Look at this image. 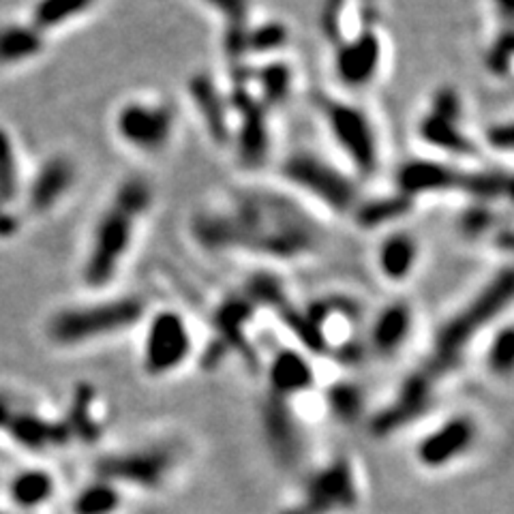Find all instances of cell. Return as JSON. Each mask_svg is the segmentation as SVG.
<instances>
[{
    "label": "cell",
    "instance_id": "cell-4",
    "mask_svg": "<svg viewBox=\"0 0 514 514\" xmlns=\"http://www.w3.org/2000/svg\"><path fill=\"white\" fill-rule=\"evenodd\" d=\"M397 189L416 204L424 199H461L463 204H510V168L484 163H463L452 159L413 155L399 163L393 176Z\"/></svg>",
    "mask_w": 514,
    "mask_h": 514
},
{
    "label": "cell",
    "instance_id": "cell-7",
    "mask_svg": "<svg viewBox=\"0 0 514 514\" xmlns=\"http://www.w3.org/2000/svg\"><path fill=\"white\" fill-rule=\"evenodd\" d=\"M149 300L131 292H102L86 303L64 306L45 324V335L54 345L80 347L140 328Z\"/></svg>",
    "mask_w": 514,
    "mask_h": 514
},
{
    "label": "cell",
    "instance_id": "cell-35",
    "mask_svg": "<svg viewBox=\"0 0 514 514\" xmlns=\"http://www.w3.org/2000/svg\"><path fill=\"white\" fill-rule=\"evenodd\" d=\"M487 11H489V15H491L493 28L512 26L514 0H487Z\"/></svg>",
    "mask_w": 514,
    "mask_h": 514
},
{
    "label": "cell",
    "instance_id": "cell-21",
    "mask_svg": "<svg viewBox=\"0 0 514 514\" xmlns=\"http://www.w3.org/2000/svg\"><path fill=\"white\" fill-rule=\"evenodd\" d=\"M264 433L270 451L283 465H294L300 457V435L296 421L289 412V401L268 394L264 403Z\"/></svg>",
    "mask_w": 514,
    "mask_h": 514
},
{
    "label": "cell",
    "instance_id": "cell-36",
    "mask_svg": "<svg viewBox=\"0 0 514 514\" xmlns=\"http://www.w3.org/2000/svg\"><path fill=\"white\" fill-rule=\"evenodd\" d=\"M9 421H11L9 403L5 399H0V427H7Z\"/></svg>",
    "mask_w": 514,
    "mask_h": 514
},
{
    "label": "cell",
    "instance_id": "cell-24",
    "mask_svg": "<svg viewBox=\"0 0 514 514\" xmlns=\"http://www.w3.org/2000/svg\"><path fill=\"white\" fill-rule=\"evenodd\" d=\"M9 433L17 444L31 451H45V448L63 446L71 440V431L63 422H50L33 413H15L9 421Z\"/></svg>",
    "mask_w": 514,
    "mask_h": 514
},
{
    "label": "cell",
    "instance_id": "cell-16",
    "mask_svg": "<svg viewBox=\"0 0 514 514\" xmlns=\"http://www.w3.org/2000/svg\"><path fill=\"white\" fill-rule=\"evenodd\" d=\"M416 328V306L407 298H393L383 303L363 335L364 352L388 360L405 350Z\"/></svg>",
    "mask_w": 514,
    "mask_h": 514
},
{
    "label": "cell",
    "instance_id": "cell-30",
    "mask_svg": "<svg viewBox=\"0 0 514 514\" xmlns=\"http://www.w3.org/2000/svg\"><path fill=\"white\" fill-rule=\"evenodd\" d=\"M94 399L97 397H94V390L91 386H80L73 397V403H71L67 427L71 431V435H78L86 441L97 440V437L102 435V427H99V422L94 421V413H92Z\"/></svg>",
    "mask_w": 514,
    "mask_h": 514
},
{
    "label": "cell",
    "instance_id": "cell-17",
    "mask_svg": "<svg viewBox=\"0 0 514 514\" xmlns=\"http://www.w3.org/2000/svg\"><path fill=\"white\" fill-rule=\"evenodd\" d=\"M476 435L478 427L470 416H452L422 437L416 448V457L427 470L448 468L452 461L470 452Z\"/></svg>",
    "mask_w": 514,
    "mask_h": 514
},
{
    "label": "cell",
    "instance_id": "cell-34",
    "mask_svg": "<svg viewBox=\"0 0 514 514\" xmlns=\"http://www.w3.org/2000/svg\"><path fill=\"white\" fill-rule=\"evenodd\" d=\"M478 144H480L482 155L484 152H493L495 157L510 159L512 155V121L510 118H498V121L489 122L482 127L478 135Z\"/></svg>",
    "mask_w": 514,
    "mask_h": 514
},
{
    "label": "cell",
    "instance_id": "cell-28",
    "mask_svg": "<svg viewBox=\"0 0 514 514\" xmlns=\"http://www.w3.org/2000/svg\"><path fill=\"white\" fill-rule=\"evenodd\" d=\"M54 493V478L44 470H28L11 482V499L20 508H39Z\"/></svg>",
    "mask_w": 514,
    "mask_h": 514
},
{
    "label": "cell",
    "instance_id": "cell-32",
    "mask_svg": "<svg viewBox=\"0 0 514 514\" xmlns=\"http://www.w3.org/2000/svg\"><path fill=\"white\" fill-rule=\"evenodd\" d=\"M20 191V165L14 141L0 129V202H11Z\"/></svg>",
    "mask_w": 514,
    "mask_h": 514
},
{
    "label": "cell",
    "instance_id": "cell-3",
    "mask_svg": "<svg viewBox=\"0 0 514 514\" xmlns=\"http://www.w3.org/2000/svg\"><path fill=\"white\" fill-rule=\"evenodd\" d=\"M157 206V187L146 174H127L94 217L82 257L80 279L88 292H112L129 264Z\"/></svg>",
    "mask_w": 514,
    "mask_h": 514
},
{
    "label": "cell",
    "instance_id": "cell-8",
    "mask_svg": "<svg viewBox=\"0 0 514 514\" xmlns=\"http://www.w3.org/2000/svg\"><path fill=\"white\" fill-rule=\"evenodd\" d=\"M110 129L122 150L141 159L168 155L180 133V108L159 92H133L112 112Z\"/></svg>",
    "mask_w": 514,
    "mask_h": 514
},
{
    "label": "cell",
    "instance_id": "cell-1",
    "mask_svg": "<svg viewBox=\"0 0 514 514\" xmlns=\"http://www.w3.org/2000/svg\"><path fill=\"white\" fill-rule=\"evenodd\" d=\"M187 234L204 256L247 259L268 270L309 262L328 242L326 218L266 180L209 195L189 212Z\"/></svg>",
    "mask_w": 514,
    "mask_h": 514
},
{
    "label": "cell",
    "instance_id": "cell-2",
    "mask_svg": "<svg viewBox=\"0 0 514 514\" xmlns=\"http://www.w3.org/2000/svg\"><path fill=\"white\" fill-rule=\"evenodd\" d=\"M512 279L510 262H506L441 322L429 354L401 383L397 399L371 421V433L377 437L397 433L427 410L437 388L463 366L474 343L508 315L512 305Z\"/></svg>",
    "mask_w": 514,
    "mask_h": 514
},
{
    "label": "cell",
    "instance_id": "cell-15",
    "mask_svg": "<svg viewBox=\"0 0 514 514\" xmlns=\"http://www.w3.org/2000/svg\"><path fill=\"white\" fill-rule=\"evenodd\" d=\"M424 262L422 238L407 226L377 236L373 247V270L390 287H405L413 281Z\"/></svg>",
    "mask_w": 514,
    "mask_h": 514
},
{
    "label": "cell",
    "instance_id": "cell-10",
    "mask_svg": "<svg viewBox=\"0 0 514 514\" xmlns=\"http://www.w3.org/2000/svg\"><path fill=\"white\" fill-rule=\"evenodd\" d=\"M388 39L380 22L364 24L356 33L330 47V71L343 94L369 92L380 84L388 67Z\"/></svg>",
    "mask_w": 514,
    "mask_h": 514
},
{
    "label": "cell",
    "instance_id": "cell-27",
    "mask_svg": "<svg viewBox=\"0 0 514 514\" xmlns=\"http://www.w3.org/2000/svg\"><path fill=\"white\" fill-rule=\"evenodd\" d=\"M484 364L498 380H508L514 369V326L510 320H501L489 336L484 350Z\"/></svg>",
    "mask_w": 514,
    "mask_h": 514
},
{
    "label": "cell",
    "instance_id": "cell-14",
    "mask_svg": "<svg viewBox=\"0 0 514 514\" xmlns=\"http://www.w3.org/2000/svg\"><path fill=\"white\" fill-rule=\"evenodd\" d=\"M174 454L170 448H141L121 454H110L97 463L99 480L129 484L140 489H159L174 470Z\"/></svg>",
    "mask_w": 514,
    "mask_h": 514
},
{
    "label": "cell",
    "instance_id": "cell-26",
    "mask_svg": "<svg viewBox=\"0 0 514 514\" xmlns=\"http://www.w3.org/2000/svg\"><path fill=\"white\" fill-rule=\"evenodd\" d=\"M482 69L498 84H508L514 69V26L493 28L482 50Z\"/></svg>",
    "mask_w": 514,
    "mask_h": 514
},
{
    "label": "cell",
    "instance_id": "cell-25",
    "mask_svg": "<svg viewBox=\"0 0 514 514\" xmlns=\"http://www.w3.org/2000/svg\"><path fill=\"white\" fill-rule=\"evenodd\" d=\"M45 50V34L31 22L0 28V64H22Z\"/></svg>",
    "mask_w": 514,
    "mask_h": 514
},
{
    "label": "cell",
    "instance_id": "cell-22",
    "mask_svg": "<svg viewBox=\"0 0 514 514\" xmlns=\"http://www.w3.org/2000/svg\"><path fill=\"white\" fill-rule=\"evenodd\" d=\"M380 11L360 7L354 0H324L320 11L322 37L333 47L363 28L364 24L380 22Z\"/></svg>",
    "mask_w": 514,
    "mask_h": 514
},
{
    "label": "cell",
    "instance_id": "cell-29",
    "mask_svg": "<svg viewBox=\"0 0 514 514\" xmlns=\"http://www.w3.org/2000/svg\"><path fill=\"white\" fill-rule=\"evenodd\" d=\"M122 506V495L116 484L97 480L82 489L73 501L75 514H116Z\"/></svg>",
    "mask_w": 514,
    "mask_h": 514
},
{
    "label": "cell",
    "instance_id": "cell-11",
    "mask_svg": "<svg viewBox=\"0 0 514 514\" xmlns=\"http://www.w3.org/2000/svg\"><path fill=\"white\" fill-rule=\"evenodd\" d=\"M141 328V369L159 380L180 371L193 356L195 336L189 317L176 306L146 311Z\"/></svg>",
    "mask_w": 514,
    "mask_h": 514
},
{
    "label": "cell",
    "instance_id": "cell-19",
    "mask_svg": "<svg viewBox=\"0 0 514 514\" xmlns=\"http://www.w3.org/2000/svg\"><path fill=\"white\" fill-rule=\"evenodd\" d=\"M418 206L421 204L393 187L382 193L364 191L347 221H352V226L360 232L380 236L388 229L405 226V221L416 212Z\"/></svg>",
    "mask_w": 514,
    "mask_h": 514
},
{
    "label": "cell",
    "instance_id": "cell-23",
    "mask_svg": "<svg viewBox=\"0 0 514 514\" xmlns=\"http://www.w3.org/2000/svg\"><path fill=\"white\" fill-rule=\"evenodd\" d=\"M103 0H34L31 24L41 33H54L84 20L102 7Z\"/></svg>",
    "mask_w": 514,
    "mask_h": 514
},
{
    "label": "cell",
    "instance_id": "cell-6",
    "mask_svg": "<svg viewBox=\"0 0 514 514\" xmlns=\"http://www.w3.org/2000/svg\"><path fill=\"white\" fill-rule=\"evenodd\" d=\"M294 198L322 218H350L364 189L335 155L296 146L276 161V179Z\"/></svg>",
    "mask_w": 514,
    "mask_h": 514
},
{
    "label": "cell",
    "instance_id": "cell-37",
    "mask_svg": "<svg viewBox=\"0 0 514 514\" xmlns=\"http://www.w3.org/2000/svg\"><path fill=\"white\" fill-rule=\"evenodd\" d=\"M354 3H358L360 7H364V9L380 11V3H382V0H354Z\"/></svg>",
    "mask_w": 514,
    "mask_h": 514
},
{
    "label": "cell",
    "instance_id": "cell-18",
    "mask_svg": "<svg viewBox=\"0 0 514 514\" xmlns=\"http://www.w3.org/2000/svg\"><path fill=\"white\" fill-rule=\"evenodd\" d=\"M80 179V168L69 155L50 157L33 176L26 191V206L33 215H47L73 191Z\"/></svg>",
    "mask_w": 514,
    "mask_h": 514
},
{
    "label": "cell",
    "instance_id": "cell-5",
    "mask_svg": "<svg viewBox=\"0 0 514 514\" xmlns=\"http://www.w3.org/2000/svg\"><path fill=\"white\" fill-rule=\"evenodd\" d=\"M311 108L333 146V155L356 179L369 182L383 168V135L377 116L358 97L339 91H315Z\"/></svg>",
    "mask_w": 514,
    "mask_h": 514
},
{
    "label": "cell",
    "instance_id": "cell-31",
    "mask_svg": "<svg viewBox=\"0 0 514 514\" xmlns=\"http://www.w3.org/2000/svg\"><path fill=\"white\" fill-rule=\"evenodd\" d=\"M221 22L223 31L245 26L257 15L256 0H195Z\"/></svg>",
    "mask_w": 514,
    "mask_h": 514
},
{
    "label": "cell",
    "instance_id": "cell-13",
    "mask_svg": "<svg viewBox=\"0 0 514 514\" xmlns=\"http://www.w3.org/2000/svg\"><path fill=\"white\" fill-rule=\"evenodd\" d=\"M187 99L199 127L218 150L232 144V108L226 80L210 71H193L187 80Z\"/></svg>",
    "mask_w": 514,
    "mask_h": 514
},
{
    "label": "cell",
    "instance_id": "cell-12",
    "mask_svg": "<svg viewBox=\"0 0 514 514\" xmlns=\"http://www.w3.org/2000/svg\"><path fill=\"white\" fill-rule=\"evenodd\" d=\"M360 504V489L350 461L336 459L317 470L305 484L303 495L281 514H336Z\"/></svg>",
    "mask_w": 514,
    "mask_h": 514
},
{
    "label": "cell",
    "instance_id": "cell-33",
    "mask_svg": "<svg viewBox=\"0 0 514 514\" xmlns=\"http://www.w3.org/2000/svg\"><path fill=\"white\" fill-rule=\"evenodd\" d=\"M328 407L330 412L335 413L336 418L343 422H354L358 421L360 413H363V407H364V401H363V393L356 386H352V383H336L328 390Z\"/></svg>",
    "mask_w": 514,
    "mask_h": 514
},
{
    "label": "cell",
    "instance_id": "cell-20",
    "mask_svg": "<svg viewBox=\"0 0 514 514\" xmlns=\"http://www.w3.org/2000/svg\"><path fill=\"white\" fill-rule=\"evenodd\" d=\"M315 383V371L309 356L296 347H283L268 363V394L289 401Z\"/></svg>",
    "mask_w": 514,
    "mask_h": 514
},
{
    "label": "cell",
    "instance_id": "cell-9",
    "mask_svg": "<svg viewBox=\"0 0 514 514\" xmlns=\"http://www.w3.org/2000/svg\"><path fill=\"white\" fill-rule=\"evenodd\" d=\"M413 138L422 155L480 163L478 135L468 125V103L454 84H440L429 92L427 103L413 122Z\"/></svg>",
    "mask_w": 514,
    "mask_h": 514
}]
</instances>
